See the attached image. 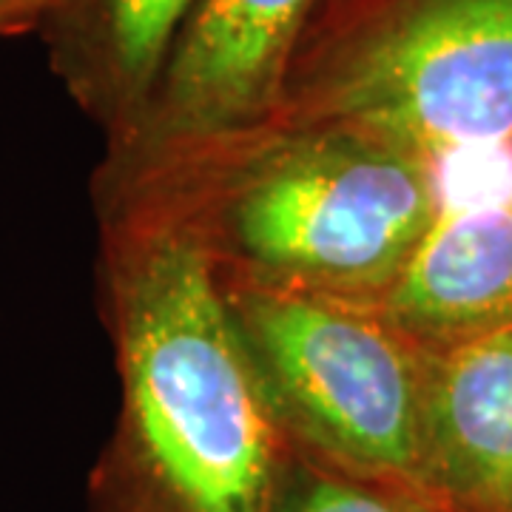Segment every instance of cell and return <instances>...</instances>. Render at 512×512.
Here are the masks:
<instances>
[{
	"label": "cell",
	"instance_id": "cell-1",
	"mask_svg": "<svg viewBox=\"0 0 512 512\" xmlns=\"http://www.w3.org/2000/svg\"><path fill=\"white\" fill-rule=\"evenodd\" d=\"M120 419L86 512H276L293 444L183 222L94 185Z\"/></svg>",
	"mask_w": 512,
	"mask_h": 512
},
{
	"label": "cell",
	"instance_id": "cell-2",
	"mask_svg": "<svg viewBox=\"0 0 512 512\" xmlns=\"http://www.w3.org/2000/svg\"><path fill=\"white\" fill-rule=\"evenodd\" d=\"M94 185L163 208L225 274L373 302L396 285L439 208L436 163L336 128L262 126Z\"/></svg>",
	"mask_w": 512,
	"mask_h": 512
},
{
	"label": "cell",
	"instance_id": "cell-3",
	"mask_svg": "<svg viewBox=\"0 0 512 512\" xmlns=\"http://www.w3.org/2000/svg\"><path fill=\"white\" fill-rule=\"evenodd\" d=\"M268 126L439 163L512 143V0H319Z\"/></svg>",
	"mask_w": 512,
	"mask_h": 512
},
{
	"label": "cell",
	"instance_id": "cell-4",
	"mask_svg": "<svg viewBox=\"0 0 512 512\" xmlns=\"http://www.w3.org/2000/svg\"><path fill=\"white\" fill-rule=\"evenodd\" d=\"M217 274L288 439L350 473L436 501L427 484L433 348L373 302Z\"/></svg>",
	"mask_w": 512,
	"mask_h": 512
},
{
	"label": "cell",
	"instance_id": "cell-5",
	"mask_svg": "<svg viewBox=\"0 0 512 512\" xmlns=\"http://www.w3.org/2000/svg\"><path fill=\"white\" fill-rule=\"evenodd\" d=\"M319 0H197L143 117L106 143L134 168L268 126Z\"/></svg>",
	"mask_w": 512,
	"mask_h": 512
},
{
	"label": "cell",
	"instance_id": "cell-6",
	"mask_svg": "<svg viewBox=\"0 0 512 512\" xmlns=\"http://www.w3.org/2000/svg\"><path fill=\"white\" fill-rule=\"evenodd\" d=\"M436 177V217L379 302L427 348L512 322L510 148L439 160Z\"/></svg>",
	"mask_w": 512,
	"mask_h": 512
},
{
	"label": "cell",
	"instance_id": "cell-7",
	"mask_svg": "<svg viewBox=\"0 0 512 512\" xmlns=\"http://www.w3.org/2000/svg\"><path fill=\"white\" fill-rule=\"evenodd\" d=\"M427 484L453 512H512V322L433 348Z\"/></svg>",
	"mask_w": 512,
	"mask_h": 512
},
{
	"label": "cell",
	"instance_id": "cell-8",
	"mask_svg": "<svg viewBox=\"0 0 512 512\" xmlns=\"http://www.w3.org/2000/svg\"><path fill=\"white\" fill-rule=\"evenodd\" d=\"M197 0H66L37 35L49 66L106 143L143 117Z\"/></svg>",
	"mask_w": 512,
	"mask_h": 512
},
{
	"label": "cell",
	"instance_id": "cell-9",
	"mask_svg": "<svg viewBox=\"0 0 512 512\" xmlns=\"http://www.w3.org/2000/svg\"><path fill=\"white\" fill-rule=\"evenodd\" d=\"M293 444V441H291ZM276 512H453L427 495L350 473L293 444Z\"/></svg>",
	"mask_w": 512,
	"mask_h": 512
},
{
	"label": "cell",
	"instance_id": "cell-10",
	"mask_svg": "<svg viewBox=\"0 0 512 512\" xmlns=\"http://www.w3.org/2000/svg\"><path fill=\"white\" fill-rule=\"evenodd\" d=\"M66 0H0V37L40 32Z\"/></svg>",
	"mask_w": 512,
	"mask_h": 512
},
{
	"label": "cell",
	"instance_id": "cell-11",
	"mask_svg": "<svg viewBox=\"0 0 512 512\" xmlns=\"http://www.w3.org/2000/svg\"><path fill=\"white\" fill-rule=\"evenodd\" d=\"M510 174H512V146H510Z\"/></svg>",
	"mask_w": 512,
	"mask_h": 512
}]
</instances>
